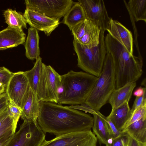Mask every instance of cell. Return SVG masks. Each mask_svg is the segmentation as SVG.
<instances>
[{
    "mask_svg": "<svg viewBox=\"0 0 146 146\" xmlns=\"http://www.w3.org/2000/svg\"><path fill=\"white\" fill-rule=\"evenodd\" d=\"M38 123L45 133L56 136L71 132L91 131L93 117L68 106L49 102L40 103Z\"/></svg>",
    "mask_w": 146,
    "mask_h": 146,
    "instance_id": "cell-1",
    "label": "cell"
},
{
    "mask_svg": "<svg viewBox=\"0 0 146 146\" xmlns=\"http://www.w3.org/2000/svg\"><path fill=\"white\" fill-rule=\"evenodd\" d=\"M105 42L107 53L110 54L112 58L115 78V89L136 82L143 72L141 56L131 54L109 33L105 37Z\"/></svg>",
    "mask_w": 146,
    "mask_h": 146,
    "instance_id": "cell-2",
    "label": "cell"
},
{
    "mask_svg": "<svg viewBox=\"0 0 146 146\" xmlns=\"http://www.w3.org/2000/svg\"><path fill=\"white\" fill-rule=\"evenodd\" d=\"M62 90L57 103L71 105L84 103L98 77L85 72L71 70L61 75Z\"/></svg>",
    "mask_w": 146,
    "mask_h": 146,
    "instance_id": "cell-3",
    "label": "cell"
},
{
    "mask_svg": "<svg viewBox=\"0 0 146 146\" xmlns=\"http://www.w3.org/2000/svg\"><path fill=\"white\" fill-rule=\"evenodd\" d=\"M115 83L112 57L107 53L101 72L84 103L93 110L99 111L115 89Z\"/></svg>",
    "mask_w": 146,
    "mask_h": 146,
    "instance_id": "cell-4",
    "label": "cell"
},
{
    "mask_svg": "<svg viewBox=\"0 0 146 146\" xmlns=\"http://www.w3.org/2000/svg\"><path fill=\"white\" fill-rule=\"evenodd\" d=\"M104 33L100 31L99 42L96 46L89 47L80 44L74 38L73 42L78 57V67L97 77L101 72L107 53Z\"/></svg>",
    "mask_w": 146,
    "mask_h": 146,
    "instance_id": "cell-5",
    "label": "cell"
},
{
    "mask_svg": "<svg viewBox=\"0 0 146 146\" xmlns=\"http://www.w3.org/2000/svg\"><path fill=\"white\" fill-rule=\"evenodd\" d=\"M61 87V75L50 66L43 63L36 93L38 101L57 103Z\"/></svg>",
    "mask_w": 146,
    "mask_h": 146,
    "instance_id": "cell-6",
    "label": "cell"
},
{
    "mask_svg": "<svg viewBox=\"0 0 146 146\" xmlns=\"http://www.w3.org/2000/svg\"><path fill=\"white\" fill-rule=\"evenodd\" d=\"M45 134L37 121H23L8 146H41Z\"/></svg>",
    "mask_w": 146,
    "mask_h": 146,
    "instance_id": "cell-7",
    "label": "cell"
},
{
    "mask_svg": "<svg viewBox=\"0 0 146 146\" xmlns=\"http://www.w3.org/2000/svg\"><path fill=\"white\" fill-rule=\"evenodd\" d=\"M74 3L72 0L25 1L26 9L59 19L64 16Z\"/></svg>",
    "mask_w": 146,
    "mask_h": 146,
    "instance_id": "cell-8",
    "label": "cell"
},
{
    "mask_svg": "<svg viewBox=\"0 0 146 146\" xmlns=\"http://www.w3.org/2000/svg\"><path fill=\"white\" fill-rule=\"evenodd\" d=\"M30 88L29 80L24 72L14 73L6 88L9 100L21 109Z\"/></svg>",
    "mask_w": 146,
    "mask_h": 146,
    "instance_id": "cell-9",
    "label": "cell"
},
{
    "mask_svg": "<svg viewBox=\"0 0 146 146\" xmlns=\"http://www.w3.org/2000/svg\"><path fill=\"white\" fill-rule=\"evenodd\" d=\"M98 139L91 131L71 132L49 140L41 146H96Z\"/></svg>",
    "mask_w": 146,
    "mask_h": 146,
    "instance_id": "cell-10",
    "label": "cell"
},
{
    "mask_svg": "<svg viewBox=\"0 0 146 146\" xmlns=\"http://www.w3.org/2000/svg\"><path fill=\"white\" fill-rule=\"evenodd\" d=\"M84 11L86 19L96 25L101 31H107L111 18L103 0H78Z\"/></svg>",
    "mask_w": 146,
    "mask_h": 146,
    "instance_id": "cell-11",
    "label": "cell"
},
{
    "mask_svg": "<svg viewBox=\"0 0 146 146\" xmlns=\"http://www.w3.org/2000/svg\"><path fill=\"white\" fill-rule=\"evenodd\" d=\"M74 38L80 44L89 47L99 44L101 30L95 24L86 19L71 30Z\"/></svg>",
    "mask_w": 146,
    "mask_h": 146,
    "instance_id": "cell-12",
    "label": "cell"
},
{
    "mask_svg": "<svg viewBox=\"0 0 146 146\" xmlns=\"http://www.w3.org/2000/svg\"><path fill=\"white\" fill-rule=\"evenodd\" d=\"M23 15L31 27L44 32L47 36H49L60 23L59 19L50 18L27 9Z\"/></svg>",
    "mask_w": 146,
    "mask_h": 146,
    "instance_id": "cell-13",
    "label": "cell"
},
{
    "mask_svg": "<svg viewBox=\"0 0 146 146\" xmlns=\"http://www.w3.org/2000/svg\"><path fill=\"white\" fill-rule=\"evenodd\" d=\"M107 31L114 39L122 44L133 54V38L132 33L121 23L111 18Z\"/></svg>",
    "mask_w": 146,
    "mask_h": 146,
    "instance_id": "cell-14",
    "label": "cell"
},
{
    "mask_svg": "<svg viewBox=\"0 0 146 146\" xmlns=\"http://www.w3.org/2000/svg\"><path fill=\"white\" fill-rule=\"evenodd\" d=\"M26 36L23 30L8 27L0 31V50L23 44L25 42Z\"/></svg>",
    "mask_w": 146,
    "mask_h": 146,
    "instance_id": "cell-15",
    "label": "cell"
},
{
    "mask_svg": "<svg viewBox=\"0 0 146 146\" xmlns=\"http://www.w3.org/2000/svg\"><path fill=\"white\" fill-rule=\"evenodd\" d=\"M92 114L93 132L100 141L106 145L113 139L108 127L106 117L99 111H95Z\"/></svg>",
    "mask_w": 146,
    "mask_h": 146,
    "instance_id": "cell-16",
    "label": "cell"
},
{
    "mask_svg": "<svg viewBox=\"0 0 146 146\" xmlns=\"http://www.w3.org/2000/svg\"><path fill=\"white\" fill-rule=\"evenodd\" d=\"M40 103L36 94L30 87L27 97L21 109V117L24 121H37Z\"/></svg>",
    "mask_w": 146,
    "mask_h": 146,
    "instance_id": "cell-17",
    "label": "cell"
},
{
    "mask_svg": "<svg viewBox=\"0 0 146 146\" xmlns=\"http://www.w3.org/2000/svg\"><path fill=\"white\" fill-rule=\"evenodd\" d=\"M131 115L129 102H126L112 109L110 113L106 117L113 123L118 130L121 132Z\"/></svg>",
    "mask_w": 146,
    "mask_h": 146,
    "instance_id": "cell-18",
    "label": "cell"
},
{
    "mask_svg": "<svg viewBox=\"0 0 146 146\" xmlns=\"http://www.w3.org/2000/svg\"><path fill=\"white\" fill-rule=\"evenodd\" d=\"M136 85V82H132L126 84L118 89H115L112 93L108 100L112 109L125 102H129Z\"/></svg>",
    "mask_w": 146,
    "mask_h": 146,
    "instance_id": "cell-19",
    "label": "cell"
},
{
    "mask_svg": "<svg viewBox=\"0 0 146 146\" xmlns=\"http://www.w3.org/2000/svg\"><path fill=\"white\" fill-rule=\"evenodd\" d=\"M39 40L38 30L33 27L29 28L25 46V56L28 59L36 60L40 57Z\"/></svg>",
    "mask_w": 146,
    "mask_h": 146,
    "instance_id": "cell-20",
    "label": "cell"
},
{
    "mask_svg": "<svg viewBox=\"0 0 146 146\" xmlns=\"http://www.w3.org/2000/svg\"><path fill=\"white\" fill-rule=\"evenodd\" d=\"M64 17L63 23L70 31L86 19L84 9L78 2L74 3Z\"/></svg>",
    "mask_w": 146,
    "mask_h": 146,
    "instance_id": "cell-21",
    "label": "cell"
},
{
    "mask_svg": "<svg viewBox=\"0 0 146 146\" xmlns=\"http://www.w3.org/2000/svg\"><path fill=\"white\" fill-rule=\"evenodd\" d=\"M121 132L139 142L146 143V117L131 124Z\"/></svg>",
    "mask_w": 146,
    "mask_h": 146,
    "instance_id": "cell-22",
    "label": "cell"
},
{
    "mask_svg": "<svg viewBox=\"0 0 146 146\" xmlns=\"http://www.w3.org/2000/svg\"><path fill=\"white\" fill-rule=\"evenodd\" d=\"M3 15L8 27L19 30L27 29V23L23 15L15 10L8 9L4 11Z\"/></svg>",
    "mask_w": 146,
    "mask_h": 146,
    "instance_id": "cell-23",
    "label": "cell"
},
{
    "mask_svg": "<svg viewBox=\"0 0 146 146\" xmlns=\"http://www.w3.org/2000/svg\"><path fill=\"white\" fill-rule=\"evenodd\" d=\"M134 21L146 22V0H130L126 6Z\"/></svg>",
    "mask_w": 146,
    "mask_h": 146,
    "instance_id": "cell-24",
    "label": "cell"
},
{
    "mask_svg": "<svg viewBox=\"0 0 146 146\" xmlns=\"http://www.w3.org/2000/svg\"><path fill=\"white\" fill-rule=\"evenodd\" d=\"M42 63V58L40 56L36 60L32 69L24 72L29 80L31 88L36 94Z\"/></svg>",
    "mask_w": 146,
    "mask_h": 146,
    "instance_id": "cell-25",
    "label": "cell"
},
{
    "mask_svg": "<svg viewBox=\"0 0 146 146\" xmlns=\"http://www.w3.org/2000/svg\"><path fill=\"white\" fill-rule=\"evenodd\" d=\"M7 110L9 116L13 121L12 131V134L14 135L16 132L17 124L21 117V110L20 108L9 100Z\"/></svg>",
    "mask_w": 146,
    "mask_h": 146,
    "instance_id": "cell-26",
    "label": "cell"
},
{
    "mask_svg": "<svg viewBox=\"0 0 146 146\" xmlns=\"http://www.w3.org/2000/svg\"><path fill=\"white\" fill-rule=\"evenodd\" d=\"M145 117H146V106L140 107L131 114L122 130L133 123Z\"/></svg>",
    "mask_w": 146,
    "mask_h": 146,
    "instance_id": "cell-27",
    "label": "cell"
},
{
    "mask_svg": "<svg viewBox=\"0 0 146 146\" xmlns=\"http://www.w3.org/2000/svg\"><path fill=\"white\" fill-rule=\"evenodd\" d=\"M14 73L5 67H0V84L4 86L5 90Z\"/></svg>",
    "mask_w": 146,
    "mask_h": 146,
    "instance_id": "cell-28",
    "label": "cell"
},
{
    "mask_svg": "<svg viewBox=\"0 0 146 146\" xmlns=\"http://www.w3.org/2000/svg\"><path fill=\"white\" fill-rule=\"evenodd\" d=\"M144 106H146V91L142 96L136 97L132 108L131 109V114L140 107Z\"/></svg>",
    "mask_w": 146,
    "mask_h": 146,
    "instance_id": "cell-29",
    "label": "cell"
},
{
    "mask_svg": "<svg viewBox=\"0 0 146 146\" xmlns=\"http://www.w3.org/2000/svg\"><path fill=\"white\" fill-rule=\"evenodd\" d=\"M12 119L9 116L5 122L0 127V138L12 131Z\"/></svg>",
    "mask_w": 146,
    "mask_h": 146,
    "instance_id": "cell-30",
    "label": "cell"
},
{
    "mask_svg": "<svg viewBox=\"0 0 146 146\" xmlns=\"http://www.w3.org/2000/svg\"><path fill=\"white\" fill-rule=\"evenodd\" d=\"M9 100L5 92L0 94V113L4 111L7 108Z\"/></svg>",
    "mask_w": 146,
    "mask_h": 146,
    "instance_id": "cell-31",
    "label": "cell"
},
{
    "mask_svg": "<svg viewBox=\"0 0 146 146\" xmlns=\"http://www.w3.org/2000/svg\"><path fill=\"white\" fill-rule=\"evenodd\" d=\"M125 135V133H122L121 135L113 139L106 146H124Z\"/></svg>",
    "mask_w": 146,
    "mask_h": 146,
    "instance_id": "cell-32",
    "label": "cell"
},
{
    "mask_svg": "<svg viewBox=\"0 0 146 146\" xmlns=\"http://www.w3.org/2000/svg\"><path fill=\"white\" fill-rule=\"evenodd\" d=\"M13 136L12 131L3 135L0 138V146H8Z\"/></svg>",
    "mask_w": 146,
    "mask_h": 146,
    "instance_id": "cell-33",
    "label": "cell"
},
{
    "mask_svg": "<svg viewBox=\"0 0 146 146\" xmlns=\"http://www.w3.org/2000/svg\"><path fill=\"white\" fill-rule=\"evenodd\" d=\"M106 121L109 128L113 139L117 138L122 135V133L118 130L113 123L107 119V117Z\"/></svg>",
    "mask_w": 146,
    "mask_h": 146,
    "instance_id": "cell-34",
    "label": "cell"
},
{
    "mask_svg": "<svg viewBox=\"0 0 146 146\" xmlns=\"http://www.w3.org/2000/svg\"><path fill=\"white\" fill-rule=\"evenodd\" d=\"M126 140L128 146H146V143L139 142L127 134Z\"/></svg>",
    "mask_w": 146,
    "mask_h": 146,
    "instance_id": "cell-35",
    "label": "cell"
},
{
    "mask_svg": "<svg viewBox=\"0 0 146 146\" xmlns=\"http://www.w3.org/2000/svg\"><path fill=\"white\" fill-rule=\"evenodd\" d=\"M9 116L7 108L4 111L0 113V127L5 122Z\"/></svg>",
    "mask_w": 146,
    "mask_h": 146,
    "instance_id": "cell-36",
    "label": "cell"
},
{
    "mask_svg": "<svg viewBox=\"0 0 146 146\" xmlns=\"http://www.w3.org/2000/svg\"><path fill=\"white\" fill-rule=\"evenodd\" d=\"M146 91V87H140L136 89L133 92V95L136 97L142 96L144 92Z\"/></svg>",
    "mask_w": 146,
    "mask_h": 146,
    "instance_id": "cell-37",
    "label": "cell"
},
{
    "mask_svg": "<svg viewBox=\"0 0 146 146\" xmlns=\"http://www.w3.org/2000/svg\"><path fill=\"white\" fill-rule=\"evenodd\" d=\"M5 89L4 86L3 85L0 86V94L5 92Z\"/></svg>",
    "mask_w": 146,
    "mask_h": 146,
    "instance_id": "cell-38",
    "label": "cell"
},
{
    "mask_svg": "<svg viewBox=\"0 0 146 146\" xmlns=\"http://www.w3.org/2000/svg\"><path fill=\"white\" fill-rule=\"evenodd\" d=\"M127 134L125 135V140L124 141V146H128L127 145V143L126 140V137Z\"/></svg>",
    "mask_w": 146,
    "mask_h": 146,
    "instance_id": "cell-39",
    "label": "cell"
},
{
    "mask_svg": "<svg viewBox=\"0 0 146 146\" xmlns=\"http://www.w3.org/2000/svg\"><path fill=\"white\" fill-rule=\"evenodd\" d=\"M1 85H2L0 84V86H1Z\"/></svg>",
    "mask_w": 146,
    "mask_h": 146,
    "instance_id": "cell-40",
    "label": "cell"
}]
</instances>
